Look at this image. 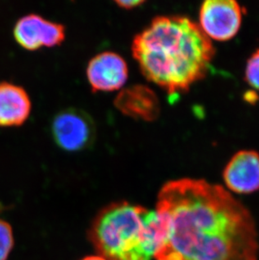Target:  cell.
I'll list each match as a JSON object with an SVG mask.
<instances>
[{
    "label": "cell",
    "mask_w": 259,
    "mask_h": 260,
    "mask_svg": "<svg viewBox=\"0 0 259 260\" xmlns=\"http://www.w3.org/2000/svg\"><path fill=\"white\" fill-rule=\"evenodd\" d=\"M223 179L231 191L251 194L259 189V153L240 150L233 155L223 171Z\"/></svg>",
    "instance_id": "cell-8"
},
{
    "label": "cell",
    "mask_w": 259,
    "mask_h": 260,
    "mask_svg": "<svg viewBox=\"0 0 259 260\" xmlns=\"http://www.w3.org/2000/svg\"><path fill=\"white\" fill-rule=\"evenodd\" d=\"M83 260H107L105 259L103 257L101 256H89V257H86L85 258H83Z\"/></svg>",
    "instance_id": "cell-14"
},
{
    "label": "cell",
    "mask_w": 259,
    "mask_h": 260,
    "mask_svg": "<svg viewBox=\"0 0 259 260\" xmlns=\"http://www.w3.org/2000/svg\"><path fill=\"white\" fill-rule=\"evenodd\" d=\"M54 140L67 151H78L93 143L95 126L90 116L78 109H66L56 114L52 124Z\"/></svg>",
    "instance_id": "cell-5"
},
{
    "label": "cell",
    "mask_w": 259,
    "mask_h": 260,
    "mask_svg": "<svg viewBox=\"0 0 259 260\" xmlns=\"http://www.w3.org/2000/svg\"><path fill=\"white\" fill-rule=\"evenodd\" d=\"M14 245L12 229L10 224L0 220V260L7 259Z\"/></svg>",
    "instance_id": "cell-12"
},
{
    "label": "cell",
    "mask_w": 259,
    "mask_h": 260,
    "mask_svg": "<svg viewBox=\"0 0 259 260\" xmlns=\"http://www.w3.org/2000/svg\"><path fill=\"white\" fill-rule=\"evenodd\" d=\"M2 204L0 203V212H1V211H2Z\"/></svg>",
    "instance_id": "cell-15"
},
{
    "label": "cell",
    "mask_w": 259,
    "mask_h": 260,
    "mask_svg": "<svg viewBox=\"0 0 259 260\" xmlns=\"http://www.w3.org/2000/svg\"><path fill=\"white\" fill-rule=\"evenodd\" d=\"M87 77L93 90H115L127 80V63L116 52H101L88 62Z\"/></svg>",
    "instance_id": "cell-7"
},
{
    "label": "cell",
    "mask_w": 259,
    "mask_h": 260,
    "mask_svg": "<svg viewBox=\"0 0 259 260\" xmlns=\"http://www.w3.org/2000/svg\"><path fill=\"white\" fill-rule=\"evenodd\" d=\"M132 54L142 74L170 95L188 90L207 74L212 41L183 15H159L136 35Z\"/></svg>",
    "instance_id": "cell-2"
},
{
    "label": "cell",
    "mask_w": 259,
    "mask_h": 260,
    "mask_svg": "<svg viewBox=\"0 0 259 260\" xmlns=\"http://www.w3.org/2000/svg\"><path fill=\"white\" fill-rule=\"evenodd\" d=\"M14 37L20 47L35 51L42 47H54L65 38V28L37 14L20 18L14 27Z\"/></svg>",
    "instance_id": "cell-6"
},
{
    "label": "cell",
    "mask_w": 259,
    "mask_h": 260,
    "mask_svg": "<svg viewBox=\"0 0 259 260\" xmlns=\"http://www.w3.org/2000/svg\"><path fill=\"white\" fill-rule=\"evenodd\" d=\"M156 211L167 222L155 260H257V228L249 210L228 189L202 179L171 180Z\"/></svg>",
    "instance_id": "cell-1"
},
{
    "label": "cell",
    "mask_w": 259,
    "mask_h": 260,
    "mask_svg": "<svg viewBox=\"0 0 259 260\" xmlns=\"http://www.w3.org/2000/svg\"><path fill=\"white\" fill-rule=\"evenodd\" d=\"M166 233V220L157 211L120 202L99 214L90 238L105 259L152 260Z\"/></svg>",
    "instance_id": "cell-3"
},
{
    "label": "cell",
    "mask_w": 259,
    "mask_h": 260,
    "mask_svg": "<svg viewBox=\"0 0 259 260\" xmlns=\"http://www.w3.org/2000/svg\"><path fill=\"white\" fill-rule=\"evenodd\" d=\"M115 105L124 115L151 121L160 113L158 97L152 88L144 84H133L118 93Z\"/></svg>",
    "instance_id": "cell-9"
},
{
    "label": "cell",
    "mask_w": 259,
    "mask_h": 260,
    "mask_svg": "<svg viewBox=\"0 0 259 260\" xmlns=\"http://www.w3.org/2000/svg\"><path fill=\"white\" fill-rule=\"evenodd\" d=\"M30 111L31 101L22 87L10 82H0V126L22 125Z\"/></svg>",
    "instance_id": "cell-10"
},
{
    "label": "cell",
    "mask_w": 259,
    "mask_h": 260,
    "mask_svg": "<svg viewBox=\"0 0 259 260\" xmlns=\"http://www.w3.org/2000/svg\"><path fill=\"white\" fill-rule=\"evenodd\" d=\"M245 79L250 86L259 91V48L247 59Z\"/></svg>",
    "instance_id": "cell-11"
},
{
    "label": "cell",
    "mask_w": 259,
    "mask_h": 260,
    "mask_svg": "<svg viewBox=\"0 0 259 260\" xmlns=\"http://www.w3.org/2000/svg\"><path fill=\"white\" fill-rule=\"evenodd\" d=\"M144 1L142 0H129V1H125V0H120V1H116L120 7L124 8V9H132V8H136L139 5H142Z\"/></svg>",
    "instance_id": "cell-13"
},
{
    "label": "cell",
    "mask_w": 259,
    "mask_h": 260,
    "mask_svg": "<svg viewBox=\"0 0 259 260\" xmlns=\"http://www.w3.org/2000/svg\"><path fill=\"white\" fill-rule=\"evenodd\" d=\"M243 8L235 0H206L202 3L198 23L210 40L228 41L242 24Z\"/></svg>",
    "instance_id": "cell-4"
}]
</instances>
